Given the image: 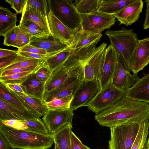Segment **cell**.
<instances>
[{
	"mask_svg": "<svg viewBox=\"0 0 149 149\" xmlns=\"http://www.w3.org/2000/svg\"><path fill=\"white\" fill-rule=\"evenodd\" d=\"M17 14L12 12L7 8L0 7V36H3L17 26Z\"/></svg>",
	"mask_w": 149,
	"mask_h": 149,
	"instance_id": "cell-24",
	"label": "cell"
},
{
	"mask_svg": "<svg viewBox=\"0 0 149 149\" xmlns=\"http://www.w3.org/2000/svg\"><path fill=\"white\" fill-rule=\"evenodd\" d=\"M84 149H91L90 148H89L88 146L85 145L84 147Z\"/></svg>",
	"mask_w": 149,
	"mask_h": 149,
	"instance_id": "cell-54",
	"label": "cell"
},
{
	"mask_svg": "<svg viewBox=\"0 0 149 149\" xmlns=\"http://www.w3.org/2000/svg\"><path fill=\"white\" fill-rule=\"evenodd\" d=\"M27 20H30L38 24L47 33L51 34L47 16L41 11L27 5H25L19 22Z\"/></svg>",
	"mask_w": 149,
	"mask_h": 149,
	"instance_id": "cell-22",
	"label": "cell"
},
{
	"mask_svg": "<svg viewBox=\"0 0 149 149\" xmlns=\"http://www.w3.org/2000/svg\"><path fill=\"white\" fill-rule=\"evenodd\" d=\"M0 124L3 125L17 130H26L27 129L24 120L16 119L0 120Z\"/></svg>",
	"mask_w": 149,
	"mask_h": 149,
	"instance_id": "cell-39",
	"label": "cell"
},
{
	"mask_svg": "<svg viewBox=\"0 0 149 149\" xmlns=\"http://www.w3.org/2000/svg\"><path fill=\"white\" fill-rule=\"evenodd\" d=\"M101 90L99 81L84 79L73 96L70 108L74 111L80 107H86Z\"/></svg>",
	"mask_w": 149,
	"mask_h": 149,
	"instance_id": "cell-10",
	"label": "cell"
},
{
	"mask_svg": "<svg viewBox=\"0 0 149 149\" xmlns=\"http://www.w3.org/2000/svg\"><path fill=\"white\" fill-rule=\"evenodd\" d=\"M149 128V120H145L140 126L137 136L131 149H147V138Z\"/></svg>",
	"mask_w": 149,
	"mask_h": 149,
	"instance_id": "cell-29",
	"label": "cell"
},
{
	"mask_svg": "<svg viewBox=\"0 0 149 149\" xmlns=\"http://www.w3.org/2000/svg\"><path fill=\"white\" fill-rule=\"evenodd\" d=\"M18 25L28 28L36 29L39 31L45 32L38 24L30 20H27L22 22H19V24Z\"/></svg>",
	"mask_w": 149,
	"mask_h": 149,
	"instance_id": "cell-46",
	"label": "cell"
},
{
	"mask_svg": "<svg viewBox=\"0 0 149 149\" xmlns=\"http://www.w3.org/2000/svg\"><path fill=\"white\" fill-rule=\"evenodd\" d=\"M47 20L51 34L54 38L71 47L74 40L75 32L64 25L49 9L47 14Z\"/></svg>",
	"mask_w": 149,
	"mask_h": 149,
	"instance_id": "cell-14",
	"label": "cell"
},
{
	"mask_svg": "<svg viewBox=\"0 0 149 149\" xmlns=\"http://www.w3.org/2000/svg\"><path fill=\"white\" fill-rule=\"evenodd\" d=\"M74 51L70 46L55 55L46 57L43 61L53 72L61 67Z\"/></svg>",
	"mask_w": 149,
	"mask_h": 149,
	"instance_id": "cell-26",
	"label": "cell"
},
{
	"mask_svg": "<svg viewBox=\"0 0 149 149\" xmlns=\"http://www.w3.org/2000/svg\"><path fill=\"white\" fill-rule=\"evenodd\" d=\"M143 2L142 0H136L119 12L113 15L120 24L127 26L137 21L142 12Z\"/></svg>",
	"mask_w": 149,
	"mask_h": 149,
	"instance_id": "cell-17",
	"label": "cell"
},
{
	"mask_svg": "<svg viewBox=\"0 0 149 149\" xmlns=\"http://www.w3.org/2000/svg\"><path fill=\"white\" fill-rule=\"evenodd\" d=\"M73 96L56 99L49 102L44 103L47 109L63 111L69 109Z\"/></svg>",
	"mask_w": 149,
	"mask_h": 149,
	"instance_id": "cell-32",
	"label": "cell"
},
{
	"mask_svg": "<svg viewBox=\"0 0 149 149\" xmlns=\"http://www.w3.org/2000/svg\"><path fill=\"white\" fill-rule=\"evenodd\" d=\"M72 124H67L53 134L54 142L57 144L60 149H72L71 135Z\"/></svg>",
	"mask_w": 149,
	"mask_h": 149,
	"instance_id": "cell-27",
	"label": "cell"
},
{
	"mask_svg": "<svg viewBox=\"0 0 149 149\" xmlns=\"http://www.w3.org/2000/svg\"><path fill=\"white\" fill-rule=\"evenodd\" d=\"M149 63V38L138 40L131 57V71L137 74Z\"/></svg>",
	"mask_w": 149,
	"mask_h": 149,
	"instance_id": "cell-15",
	"label": "cell"
},
{
	"mask_svg": "<svg viewBox=\"0 0 149 149\" xmlns=\"http://www.w3.org/2000/svg\"><path fill=\"white\" fill-rule=\"evenodd\" d=\"M101 0H76L74 5L80 14H89L98 11Z\"/></svg>",
	"mask_w": 149,
	"mask_h": 149,
	"instance_id": "cell-30",
	"label": "cell"
},
{
	"mask_svg": "<svg viewBox=\"0 0 149 149\" xmlns=\"http://www.w3.org/2000/svg\"><path fill=\"white\" fill-rule=\"evenodd\" d=\"M101 126L111 127L140 119H149V105L124 96L109 107L95 114Z\"/></svg>",
	"mask_w": 149,
	"mask_h": 149,
	"instance_id": "cell-1",
	"label": "cell"
},
{
	"mask_svg": "<svg viewBox=\"0 0 149 149\" xmlns=\"http://www.w3.org/2000/svg\"><path fill=\"white\" fill-rule=\"evenodd\" d=\"M45 63L44 61L41 64L25 68H16L0 72V77L11 75L16 73H19L26 71H33L36 72Z\"/></svg>",
	"mask_w": 149,
	"mask_h": 149,
	"instance_id": "cell-38",
	"label": "cell"
},
{
	"mask_svg": "<svg viewBox=\"0 0 149 149\" xmlns=\"http://www.w3.org/2000/svg\"><path fill=\"white\" fill-rule=\"evenodd\" d=\"M146 3V17L143 24V28L144 29L149 28V0L145 1Z\"/></svg>",
	"mask_w": 149,
	"mask_h": 149,
	"instance_id": "cell-50",
	"label": "cell"
},
{
	"mask_svg": "<svg viewBox=\"0 0 149 149\" xmlns=\"http://www.w3.org/2000/svg\"><path fill=\"white\" fill-rule=\"evenodd\" d=\"M105 34L131 71L130 60L139 40L137 34L132 29H128L123 27L119 30L107 31Z\"/></svg>",
	"mask_w": 149,
	"mask_h": 149,
	"instance_id": "cell-3",
	"label": "cell"
},
{
	"mask_svg": "<svg viewBox=\"0 0 149 149\" xmlns=\"http://www.w3.org/2000/svg\"><path fill=\"white\" fill-rule=\"evenodd\" d=\"M18 54L19 55L28 58H33L43 60L48 56L33 53H32L23 52L18 50Z\"/></svg>",
	"mask_w": 149,
	"mask_h": 149,
	"instance_id": "cell-45",
	"label": "cell"
},
{
	"mask_svg": "<svg viewBox=\"0 0 149 149\" xmlns=\"http://www.w3.org/2000/svg\"><path fill=\"white\" fill-rule=\"evenodd\" d=\"M49 9L66 27L75 32L80 29L81 19L72 0H47Z\"/></svg>",
	"mask_w": 149,
	"mask_h": 149,
	"instance_id": "cell-5",
	"label": "cell"
},
{
	"mask_svg": "<svg viewBox=\"0 0 149 149\" xmlns=\"http://www.w3.org/2000/svg\"><path fill=\"white\" fill-rule=\"evenodd\" d=\"M71 141L72 149H84L85 145L72 131L71 132Z\"/></svg>",
	"mask_w": 149,
	"mask_h": 149,
	"instance_id": "cell-44",
	"label": "cell"
},
{
	"mask_svg": "<svg viewBox=\"0 0 149 149\" xmlns=\"http://www.w3.org/2000/svg\"><path fill=\"white\" fill-rule=\"evenodd\" d=\"M19 29L18 25L10 30L3 36V45L16 47L18 39Z\"/></svg>",
	"mask_w": 149,
	"mask_h": 149,
	"instance_id": "cell-35",
	"label": "cell"
},
{
	"mask_svg": "<svg viewBox=\"0 0 149 149\" xmlns=\"http://www.w3.org/2000/svg\"><path fill=\"white\" fill-rule=\"evenodd\" d=\"M102 36V33H95L79 29L74 33L72 47L74 50H78L94 42H99Z\"/></svg>",
	"mask_w": 149,
	"mask_h": 149,
	"instance_id": "cell-23",
	"label": "cell"
},
{
	"mask_svg": "<svg viewBox=\"0 0 149 149\" xmlns=\"http://www.w3.org/2000/svg\"><path fill=\"white\" fill-rule=\"evenodd\" d=\"M18 50L29 52L35 54L43 55L49 56L47 50L45 49L36 47L29 44H27L25 46L19 48Z\"/></svg>",
	"mask_w": 149,
	"mask_h": 149,
	"instance_id": "cell-42",
	"label": "cell"
},
{
	"mask_svg": "<svg viewBox=\"0 0 149 149\" xmlns=\"http://www.w3.org/2000/svg\"><path fill=\"white\" fill-rule=\"evenodd\" d=\"M125 96L132 100L149 103V74L145 75L126 90Z\"/></svg>",
	"mask_w": 149,
	"mask_h": 149,
	"instance_id": "cell-18",
	"label": "cell"
},
{
	"mask_svg": "<svg viewBox=\"0 0 149 149\" xmlns=\"http://www.w3.org/2000/svg\"><path fill=\"white\" fill-rule=\"evenodd\" d=\"M21 84H7L4 85L6 87L10 90L24 93V92L21 86Z\"/></svg>",
	"mask_w": 149,
	"mask_h": 149,
	"instance_id": "cell-49",
	"label": "cell"
},
{
	"mask_svg": "<svg viewBox=\"0 0 149 149\" xmlns=\"http://www.w3.org/2000/svg\"><path fill=\"white\" fill-rule=\"evenodd\" d=\"M19 29V38L16 46L18 49L29 44L32 37L29 34Z\"/></svg>",
	"mask_w": 149,
	"mask_h": 149,
	"instance_id": "cell-41",
	"label": "cell"
},
{
	"mask_svg": "<svg viewBox=\"0 0 149 149\" xmlns=\"http://www.w3.org/2000/svg\"><path fill=\"white\" fill-rule=\"evenodd\" d=\"M29 44L36 47L46 50L49 56L55 55L71 46L54 38L52 35L46 38L32 37Z\"/></svg>",
	"mask_w": 149,
	"mask_h": 149,
	"instance_id": "cell-16",
	"label": "cell"
},
{
	"mask_svg": "<svg viewBox=\"0 0 149 149\" xmlns=\"http://www.w3.org/2000/svg\"><path fill=\"white\" fill-rule=\"evenodd\" d=\"M26 4L41 11L46 16L49 10L47 0H27Z\"/></svg>",
	"mask_w": 149,
	"mask_h": 149,
	"instance_id": "cell-36",
	"label": "cell"
},
{
	"mask_svg": "<svg viewBox=\"0 0 149 149\" xmlns=\"http://www.w3.org/2000/svg\"><path fill=\"white\" fill-rule=\"evenodd\" d=\"M54 143V149H60L57 144L55 142Z\"/></svg>",
	"mask_w": 149,
	"mask_h": 149,
	"instance_id": "cell-52",
	"label": "cell"
},
{
	"mask_svg": "<svg viewBox=\"0 0 149 149\" xmlns=\"http://www.w3.org/2000/svg\"><path fill=\"white\" fill-rule=\"evenodd\" d=\"M107 45L104 42L97 47L90 57L84 63L85 81L95 80L100 82Z\"/></svg>",
	"mask_w": 149,
	"mask_h": 149,
	"instance_id": "cell-9",
	"label": "cell"
},
{
	"mask_svg": "<svg viewBox=\"0 0 149 149\" xmlns=\"http://www.w3.org/2000/svg\"><path fill=\"white\" fill-rule=\"evenodd\" d=\"M18 54L0 59V70L10 64L16 59Z\"/></svg>",
	"mask_w": 149,
	"mask_h": 149,
	"instance_id": "cell-47",
	"label": "cell"
},
{
	"mask_svg": "<svg viewBox=\"0 0 149 149\" xmlns=\"http://www.w3.org/2000/svg\"><path fill=\"white\" fill-rule=\"evenodd\" d=\"M11 91L21 100L29 112L35 117L40 118L43 116L46 112L47 109L43 101L30 97L24 93Z\"/></svg>",
	"mask_w": 149,
	"mask_h": 149,
	"instance_id": "cell-21",
	"label": "cell"
},
{
	"mask_svg": "<svg viewBox=\"0 0 149 149\" xmlns=\"http://www.w3.org/2000/svg\"><path fill=\"white\" fill-rule=\"evenodd\" d=\"M36 117L18 109L0 98V120L16 119L24 120Z\"/></svg>",
	"mask_w": 149,
	"mask_h": 149,
	"instance_id": "cell-20",
	"label": "cell"
},
{
	"mask_svg": "<svg viewBox=\"0 0 149 149\" xmlns=\"http://www.w3.org/2000/svg\"><path fill=\"white\" fill-rule=\"evenodd\" d=\"M5 1L10 4L11 8L18 14L22 13L27 0H6Z\"/></svg>",
	"mask_w": 149,
	"mask_h": 149,
	"instance_id": "cell-40",
	"label": "cell"
},
{
	"mask_svg": "<svg viewBox=\"0 0 149 149\" xmlns=\"http://www.w3.org/2000/svg\"><path fill=\"white\" fill-rule=\"evenodd\" d=\"M126 91L116 87L111 80L104 88L99 92L86 107L89 110L97 114L125 96Z\"/></svg>",
	"mask_w": 149,
	"mask_h": 149,
	"instance_id": "cell-7",
	"label": "cell"
},
{
	"mask_svg": "<svg viewBox=\"0 0 149 149\" xmlns=\"http://www.w3.org/2000/svg\"><path fill=\"white\" fill-rule=\"evenodd\" d=\"M43 60L28 58L18 55V56L10 64L0 70V72L16 68H25L37 65L42 63Z\"/></svg>",
	"mask_w": 149,
	"mask_h": 149,
	"instance_id": "cell-31",
	"label": "cell"
},
{
	"mask_svg": "<svg viewBox=\"0 0 149 149\" xmlns=\"http://www.w3.org/2000/svg\"><path fill=\"white\" fill-rule=\"evenodd\" d=\"M118 55V52L111 44L107 47L100 81L101 89L104 88L112 79L116 69Z\"/></svg>",
	"mask_w": 149,
	"mask_h": 149,
	"instance_id": "cell-13",
	"label": "cell"
},
{
	"mask_svg": "<svg viewBox=\"0 0 149 149\" xmlns=\"http://www.w3.org/2000/svg\"><path fill=\"white\" fill-rule=\"evenodd\" d=\"M81 22L80 30L95 33H100L109 29L115 22L112 15L99 11L89 14H80Z\"/></svg>",
	"mask_w": 149,
	"mask_h": 149,
	"instance_id": "cell-8",
	"label": "cell"
},
{
	"mask_svg": "<svg viewBox=\"0 0 149 149\" xmlns=\"http://www.w3.org/2000/svg\"><path fill=\"white\" fill-rule=\"evenodd\" d=\"M17 50L0 49V59L18 54Z\"/></svg>",
	"mask_w": 149,
	"mask_h": 149,
	"instance_id": "cell-48",
	"label": "cell"
},
{
	"mask_svg": "<svg viewBox=\"0 0 149 149\" xmlns=\"http://www.w3.org/2000/svg\"><path fill=\"white\" fill-rule=\"evenodd\" d=\"M19 29L37 38H46L49 35L45 32L38 31L36 29L28 28L18 25Z\"/></svg>",
	"mask_w": 149,
	"mask_h": 149,
	"instance_id": "cell-43",
	"label": "cell"
},
{
	"mask_svg": "<svg viewBox=\"0 0 149 149\" xmlns=\"http://www.w3.org/2000/svg\"><path fill=\"white\" fill-rule=\"evenodd\" d=\"M136 0H101L98 11L113 15Z\"/></svg>",
	"mask_w": 149,
	"mask_h": 149,
	"instance_id": "cell-25",
	"label": "cell"
},
{
	"mask_svg": "<svg viewBox=\"0 0 149 149\" xmlns=\"http://www.w3.org/2000/svg\"><path fill=\"white\" fill-rule=\"evenodd\" d=\"M73 111L70 108L63 111L47 109L42 119L49 133L54 134L67 124H72Z\"/></svg>",
	"mask_w": 149,
	"mask_h": 149,
	"instance_id": "cell-11",
	"label": "cell"
},
{
	"mask_svg": "<svg viewBox=\"0 0 149 149\" xmlns=\"http://www.w3.org/2000/svg\"><path fill=\"white\" fill-rule=\"evenodd\" d=\"M82 64L61 85L44 94V103L56 99L73 96L85 79L84 64Z\"/></svg>",
	"mask_w": 149,
	"mask_h": 149,
	"instance_id": "cell-6",
	"label": "cell"
},
{
	"mask_svg": "<svg viewBox=\"0 0 149 149\" xmlns=\"http://www.w3.org/2000/svg\"><path fill=\"white\" fill-rule=\"evenodd\" d=\"M140 119L110 127L109 149H131L142 123Z\"/></svg>",
	"mask_w": 149,
	"mask_h": 149,
	"instance_id": "cell-4",
	"label": "cell"
},
{
	"mask_svg": "<svg viewBox=\"0 0 149 149\" xmlns=\"http://www.w3.org/2000/svg\"><path fill=\"white\" fill-rule=\"evenodd\" d=\"M45 84L38 80L34 73L29 75L21 85L25 94L43 101Z\"/></svg>",
	"mask_w": 149,
	"mask_h": 149,
	"instance_id": "cell-19",
	"label": "cell"
},
{
	"mask_svg": "<svg viewBox=\"0 0 149 149\" xmlns=\"http://www.w3.org/2000/svg\"><path fill=\"white\" fill-rule=\"evenodd\" d=\"M122 56L119 54L116 69L112 80L114 85L122 91L132 87L139 80L137 74H132Z\"/></svg>",
	"mask_w": 149,
	"mask_h": 149,
	"instance_id": "cell-12",
	"label": "cell"
},
{
	"mask_svg": "<svg viewBox=\"0 0 149 149\" xmlns=\"http://www.w3.org/2000/svg\"><path fill=\"white\" fill-rule=\"evenodd\" d=\"M27 129L26 130L44 135L50 134L43 121L39 117L24 120Z\"/></svg>",
	"mask_w": 149,
	"mask_h": 149,
	"instance_id": "cell-33",
	"label": "cell"
},
{
	"mask_svg": "<svg viewBox=\"0 0 149 149\" xmlns=\"http://www.w3.org/2000/svg\"><path fill=\"white\" fill-rule=\"evenodd\" d=\"M147 149H149V137L147 141Z\"/></svg>",
	"mask_w": 149,
	"mask_h": 149,
	"instance_id": "cell-53",
	"label": "cell"
},
{
	"mask_svg": "<svg viewBox=\"0 0 149 149\" xmlns=\"http://www.w3.org/2000/svg\"><path fill=\"white\" fill-rule=\"evenodd\" d=\"M33 71H26L11 75L0 77V82L4 84H22Z\"/></svg>",
	"mask_w": 149,
	"mask_h": 149,
	"instance_id": "cell-34",
	"label": "cell"
},
{
	"mask_svg": "<svg viewBox=\"0 0 149 149\" xmlns=\"http://www.w3.org/2000/svg\"><path fill=\"white\" fill-rule=\"evenodd\" d=\"M0 98L26 113L33 115L29 112L21 100L1 82L0 83Z\"/></svg>",
	"mask_w": 149,
	"mask_h": 149,
	"instance_id": "cell-28",
	"label": "cell"
},
{
	"mask_svg": "<svg viewBox=\"0 0 149 149\" xmlns=\"http://www.w3.org/2000/svg\"><path fill=\"white\" fill-rule=\"evenodd\" d=\"M0 133L4 136L12 149H48L54 143L53 134L44 135L17 130L1 124Z\"/></svg>",
	"mask_w": 149,
	"mask_h": 149,
	"instance_id": "cell-2",
	"label": "cell"
},
{
	"mask_svg": "<svg viewBox=\"0 0 149 149\" xmlns=\"http://www.w3.org/2000/svg\"><path fill=\"white\" fill-rule=\"evenodd\" d=\"M52 72L48 66L45 63L35 73L37 78L39 81L46 83Z\"/></svg>",
	"mask_w": 149,
	"mask_h": 149,
	"instance_id": "cell-37",
	"label": "cell"
},
{
	"mask_svg": "<svg viewBox=\"0 0 149 149\" xmlns=\"http://www.w3.org/2000/svg\"><path fill=\"white\" fill-rule=\"evenodd\" d=\"M9 144L4 136L0 133V149H10Z\"/></svg>",
	"mask_w": 149,
	"mask_h": 149,
	"instance_id": "cell-51",
	"label": "cell"
}]
</instances>
